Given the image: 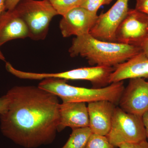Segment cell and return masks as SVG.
Segmentation results:
<instances>
[{
    "mask_svg": "<svg viewBox=\"0 0 148 148\" xmlns=\"http://www.w3.org/2000/svg\"><path fill=\"white\" fill-rule=\"evenodd\" d=\"M6 95L8 106L0 115L3 135L26 148L52 143L59 123L58 97L38 86H14Z\"/></svg>",
    "mask_w": 148,
    "mask_h": 148,
    "instance_id": "obj_1",
    "label": "cell"
},
{
    "mask_svg": "<svg viewBox=\"0 0 148 148\" xmlns=\"http://www.w3.org/2000/svg\"><path fill=\"white\" fill-rule=\"evenodd\" d=\"M142 51L140 47L104 41L90 34L76 37L69 49L72 57L85 58L90 65L114 67Z\"/></svg>",
    "mask_w": 148,
    "mask_h": 148,
    "instance_id": "obj_2",
    "label": "cell"
},
{
    "mask_svg": "<svg viewBox=\"0 0 148 148\" xmlns=\"http://www.w3.org/2000/svg\"><path fill=\"white\" fill-rule=\"evenodd\" d=\"M40 88L59 97L63 103L82 102L90 103L95 101H107L116 105L125 88L123 81L113 83L100 88H86L68 84L66 80L45 79L40 83Z\"/></svg>",
    "mask_w": 148,
    "mask_h": 148,
    "instance_id": "obj_3",
    "label": "cell"
},
{
    "mask_svg": "<svg viewBox=\"0 0 148 148\" xmlns=\"http://www.w3.org/2000/svg\"><path fill=\"white\" fill-rule=\"evenodd\" d=\"M14 9L26 24L29 38L36 40L45 38L51 21L58 15L46 0H21Z\"/></svg>",
    "mask_w": 148,
    "mask_h": 148,
    "instance_id": "obj_4",
    "label": "cell"
},
{
    "mask_svg": "<svg viewBox=\"0 0 148 148\" xmlns=\"http://www.w3.org/2000/svg\"><path fill=\"white\" fill-rule=\"evenodd\" d=\"M106 137L116 147L124 143L147 140L142 116L128 113L116 107L110 130Z\"/></svg>",
    "mask_w": 148,
    "mask_h": 148,
    "instance_id": "obj_5",
    "label": "cell"
},
{
    "mask_svg": "<svg viewBox=\"0 0 148 148\" xmlns=\"http://www.w3.org/2000/svg\"><path fill=\"white\" fill-rule=\"evenodd\" d=\"M148 36V15L136 9H129L118 27L115 42L140 47Z\"/></svg>",
    "mask_w": 148,
    "mask_h": 148,
    "instance_id": "obj_6",
    "label": "cell"
},
{
    "mask_svg": "<svg viewBox=\"0 0 148 148\" xmlns=\"http://www.w3.org/2000/svg\"><path fill=\"white\" fill-rule=\"evenodd\" d=\"M128 2L129 0H117L108 11L98 16L90 34L101 40L115 42L117 29L129 9Z\"/></svg>",
    "mask_w": 148,
    "mask_h": 148,
    "instance_id": "obj_7",
    "label": "cell"
},
{
    "mask_svg": "<svg viewBox=\"0 0 148 148\" xmlns=\"http://www.w3.org/2000/svg\"><path fill=\"white\" fill-rule=\"evenodd\" d=\"M118 104L124 112L143 116L148 110V82L141 78L130 79Z\"/></svg>",
    "mask_w": 148,
    "mask_h": 148,
    "instance_id": "obj_8",
    "label": "cell"
},
{
    "mask_svg": "<svg viewBox=\"0 0 148 148\" xmlns=\"http://www.w3.org/2000/svg\"><path fill=\"white\" fill-rule=\"evenodd\" d=\"M98 15L81 7L70 10L62 16L59 23L61 34L64 38L80 36L90 34Z\"/></svg>",
    "mask_w": 148,
    "mask_h": 148,
    "instance_id": "obj_9",
    "label": "cell"
},
{
    "mask_svg": "<svg viewBox=\"0 0 148 148\" xmlns=\"http://www.w3.org/2000/svg\"><path fill=\"white\" fill-rule=\"evenodd\" d=\"M114 67L95 66L74 69L70 71L55 73L42 74L43 79H60L64 80H82L90 82L94 88L105 87L110 84V76Z\"/></svg>",
    "mask_w": 148,
    "mask_h": 148,
    "instance_id": "obj_10",
    "label": "cell"
},
{
    "mask_svg": "<svg viewBox=\"0 0 148 148\" xmlns=\"http://www.w3.org/2000/svg\"><path fill=\"white\" fill-rule=\"evenodd\" d=\"M89 126L92 133L107 136L110 132L116 105L107 101L88 103Z\"/></svg>",
    "mask_w": 148,
    "mask_h": 148,
    "instance_id": "obj_11",
    "label": "cell"
},
{
    "mask_svg": "<svg viewBox=\"0 0 148 148\" xmlns=\"http://www.w3.org/2000/svg\"><path fill=\"white\" fill-rule=\"evenodd\" d=\"M59 113L58 132H61L67 127L72 129L89 127V115L86 103H62L59 105Z\"/></svg>",
    "mask_w": 148,
    "mask_h": 148,
    "instance_id": "obj_12",
    "label": "cell"
},
{
    "mask_svg": "<svg viewBox=\"0 0 148 148\" xmlns=\"http://www.w3.org/2000/svg\"><path fill=\"white\" fill-rule=\"evenodd\" d=\"M138 78H148V58L142 51L114 67L109 83Z\"/></svg>",
    "mask_w": 148,
    "mask_h": 148,
    "instance_id": "obj_13",
    "label": "cell"
},
{
    "mask_svg": "<svg viewBox=\"0 0 148 148\" xmlns=\"http://www.w3.org/2000/svg\"><path fill=\"white\" fill-rule=\"evenodd\" d=\"M29 37L26 24L15 9L0 15V47L12 40Z\"/></svg>",
    "mask_w": 148,
    "mask_h": 148,
    "instance_id": "obj_14",
    "label": "cell"
},
{
    "mask_svg": "<svg viewBox=\"0 0 148 148\" xmlns=\"http://www.w3.org/2000/svg\"><path fill=\"white\" fill-rule=\"evenodd\" d=\"M66 144L61 148H86L92 134L89 127L73 129Z\"/></svg>",
    "mask_w": 148,
    "mask_h": 148,
    "instance_id": "obj_15",
    "label": "cell"
},
{
    "mask_svg": "<svg viewBox=\"0 0 148 148\" xmlns=\"http://www.w3.org/2000/svg\"><path fill=\"white\" fill-rule=\"evenodd\" d=\"M50 4L58 15L63 16L70 10L79 7L82 0H46Z\"/></svg>",
    "mask_w": 148,
    "mask_h": 148,
    "instance_id": "obj_16",
    "label": "cell"
},
{
    "mask_svg": "<svg viewBox=\"0 0 148 148\" xmlns=\"http://www.w3.org/2000/svg\"><path fill=\"white\" fill-rule=\"evenodd\" d=\"M106 136L92 133L88 142L86 148H115Z\"/></svg>",
    "mask_w": 148,
    "mask_h": 148,
    "instance_id": "obj_17",
    "label": "cell"
},
{
    "mask_svg": "<svg viewBox=\"0 0 148 148\" xmlns=\"http://www.w3.org/2000/svg\"><path fill=\"white\" fill-rule=\"evenodd\" d=\"M113 0H82L80 7L91 13L97 14L99 8L102 5L110 4Z\"/></svg>",
    "mask_w": 148,
    "mask_h": 148,
    "instance_id": "obj_18",
    "label": "cell"
},
{
    "mask_svg": "<svg viewBox=\"0 0 148 148\" xmlns=\"http://www.w3.org/2000/svg\"><path fill=\"white\" fill-rule=\"evenodd\" d=\"M119 148H148V142L147 140L133 143H124L118 146Z\"/></svg>",
    "mask_w": 148,
    "mask_h": 148,
    "instance_id": "obj_19",
    "label": "cell"
},
{
    "mask_svg": "<svg viewBox=\"0 0 148 148\" xmlns=\"http://www.w3.org/2000/svg\"><path fill=\"white\" fill-rule=\"evenodd\" d=\"M135 9L148 15V0H136Z\"/></svg>",
    "mask_w": 148,
    "mask_h": 148,
    "instance_id": "obj_20",
    "label": "cell"
},
{
    "mask_svg": "<svg viewBox=\"0 0 148 148\" xmlns=\"http://www.w3.org/2000/svg\"><path fill=\"white\" fill-rule=\"evenodd\" d=\"M9 100L6 95L0 98V115L4 113L8 106Z\"/></svg>",
    "mask_w": 148,
    "mask_h": 148,
    "instance_id": "obj_21",
    "label": "cell"
},
{
    "mask_svg": "<svg viewBox=\"0 0 148 148\" xmlns=\"http://www.w3.org/2000/svg\"><path fill=\"white\" fill-rule=\"evenodd\" d=\"M21 0H6L5 10H12L15 8Z\"/></svg>",
    "mask_w": 148,
    "mask_h": 148,
    "instance_id": "obj_22",
    "label": "cell"
},
{
    "mask_svg": "<svg viewBox=\"0 0 148 148\" xmlns=\"http://www.w3.org/2000/svg\"><path fill=\"white\" fill-rule=\"evenodd\" d=\"M140 47L142 52L148 58V36L140 44Z\"/></svg>",
    "mask_w": 148,
    "mask_h": 148,
    "instance_id": "obj_23",
    "label": "cell"
},
{
    "mask_svg": "<svg viewBox=\"0 0 148 148\" xmlns=\"http://www.w3.org/2000/svg\"><path fill=\"white\" fill-rule=\"evenodd\" d=\"M143 124L145 129L147 139L148 142V110L144 113L142 116Z\"/></svg>",
    "mask_w": 148,
    "mask_h": 148,
    "instance_id": "obj_24",
    "label": "cell"
},
{
    "mask_svg": "<svg viewBox=\"0 0 148 148\" xmlns=\"http://www.w3.org/2000/svg\"><path fill=\"white\" fill-rule=\"evenodd\" d=\"M6 0H0V15L5 11V3Z\"/></svg>",
    "mask_w": 148,
    "mask_h": 148,
    "instance_id": "obj_25",
    "label": "cell"
},
{
    "mask_svg": "<svg viewBox=\"0 0 148 148\" xmlns=\"http://www.w3.org/2000/svg\"><path fill=\"white\" fill-rule=\"evenodd\" d=\"M0 60L3 61H5V57L4 56L2 52L1 51V49H0Z\"/></svg>",
    "mask_w": 148,
    "mask_h": 148,
    "instance_id": "obj_26",
    "label": "cell"
}]
</instances>
